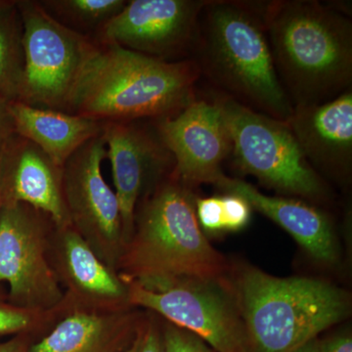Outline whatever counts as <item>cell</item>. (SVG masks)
Instances as JSON below:
<instances>
[{
	"instance_id": "obj_1",
	"label": "cell",
	"mask_w": 352,
	"mask_h": 352,
	"mask_svg": "<svg viewBox=\"0 0 352 352\" xmlns=\"http://www.w3.org/2000/svg\"><path fill=\"white\" fill-rule=\"evenodd\" d=\"M280 82L293 107L321 105L352 85V21L316 0L264 1Z\"/></svg>"
},
{
	"instance_id": "obj_2",
	"label": "cell",
	"mask_w": 352,
	"mask_h": 352,
	"mask_svg": "<svg viewBox=\"0 0 352 352\" xmlns=\"http://www.w3.org/2000/svg\"><path fill=\"white\" fill-rule=\"evenodd\" d=\"M95 43L67 112L101 122H155L196 100L201 73L193 59L164 61Z\"/></svg>"
},
{
	"instance_id": "obj_3",
	"label": "cell",
	"mask_w": 352,
	"mask_h": 352,
	"mask_svg": "<svg viewBox=\"0 0 352 352\" xmlns=\"http://www.w3.org/2000/svg\"><path fill=\"white\" fill-rule=\"evenodd\" d=\"M264 1L208 0L191 59L219 92L256 112L287 122L293 104L275 69Z\"/></svg>"
},
{
	"instance_id": "obj_4",
	"label": "cell",
	"mask_w": 352,
	"mask_h": 352,
	"mask_svg": "<svg viewBox=\"0 0 352 352\" xmlns=\"http://www.w3.org/2000/svg\"><path fill=\"white\" fill-rule=\"evenodd\" d=\"M195 200L192 189L171 175L139 203L118 264L120 276L148 289L227 277L230 265L199 226Z\"/></svg>"
},
{
	"instance_id": "obj_5",
	"label": "cell",
	"mask_w": 352,
	"mask_h": 352,
	"mask_svg": "<svg viewBox=\"0 0 352 352\" xmlns=\"http://www.w3.org/2000/svg\"><path fill=\"white\" fill-rule=\"evenodd\" d=\"M230 282L252 352L295 351L349 315L346 292L322 280L244 266Z\"/></svg>"
},
{
	"instance_id": "obj_6",
	"label": "cell",
	"mask_w": 352,
	"mask_h": 352,
	"mask_svg": "<svg viewBox=\"0 0 352 352\" xmlns=\"http://www.w3.org/2000/svg\"><path fill=\"white\" fill-rule=\"evenodd\" d=\"M210 100L226 119L238 170L285 195L327 200V185L308 164L288 122L245 107L215 90Z\"/></svg>"
},
{
	"instance_id": "obj_7",
	"label": "cell",
	"mask_w": 352,
	"mask_h": 352,
	"mask_svg": "<svg viewBox=\"0 0 352 352\" xmlns=\"http://www.w3.org/2000/svg\"><path fill=\"white\" fill-rule=\"evenodd\" d=\"M124 281L131 307L149 310L195 333L215 352H252L228 277L182 279L154 289Z\"/></svg>"
},
{
	"instance_id": "obj_8",
	"label": "cell",
	"mask_w": 352,
	"mask_h": 352,
	"mask_svg": "<svg viewBox=\"0 0 352 352\" xmlns=\"http://www.w3.org/2000/svg\"><path fill=\"white\" fill-rule=\"evenodd\" d=\"M17 7L25 55L20 101L67 112L74 88L96 43L55 19L39 1H18Z\"/></svg>"
},
{
	"instance_id": "obj_9",
	"label": "cell",
	"mask_w": 352,
	"mask_h": 352,
	"mask_svg": "<svg viewBox=\"0 0 352 352\" xmlns=\"http://www.w3.org/2000/svg\"><path fill=\"white\" fill-rule=\"evenodd\" d=\"M54 222L25 204L0 208V283L9 286V302L34 311H55L63 305L64 291L48 258Z\"/></svg>"
},
{
	"instance_id": "obj_10",
	"label": "cell",
	"mask_w": 352,
	"mask_h": 352,
	"mask_svg": "<svg viewBox=\"0 0 352 352\" xmlns=\"http://www.w3.org/2000/svg\"><path fill=\"white\" fill-rule=\"evenodd\" d=\"M106 157L107 147L101 133L66 162L62 183L69 223L97 256L118 272L124 245L122 212L115 190L102 175Z\"/></svg>"
},
{
	"instance_id": "obj_11",
	"label": "cell",
	"mask_w": 352,
	"mask_h": 352,
	"mask_svg": "<svg viewBox=\"0 0 352 352\" xmlns=\"http://www.w3.org/2000/svg\"><path fill=\"white\" fill-rule=\"evenodd\" d=\"M208 0H131L94 36L164 61L191 59Z\"/></svg>"
},
{
	"instance_id": "obj_12",
	"label": "cell",
	"mask_w": 352,
	"mask_h": 352,
	"mask_svg": "<svg viewBox=\"0 0 352 352\" xmlns=\"http://www.w3.org/2000/svg\"><path fill=\"white\" fill-rule=\"evenodd\" d=\"M102 136L112 166L126 245L133 232L139 203L173 175L175 160L155 126L149 129L138 120L103 122Z\"/></svg>"
},
{
	"instance_id": "obj_13",
	"label": "cell",
	"mask_w": 352,
	"mask_h": 352,
	"mask_svg": "<svg viewBox=\"0 0 352 352\" xmlns=\"http://www.w3.org/2000/svg\"><path fill=\"white\" fill-rule=\"evenodd\" d=\"M157 135L175 160L173 176L189 188L214 185L232 142L221 111L212 100L198 99L175 115L155 120Z\"/></svg>"
},
{
	"instance_id": "obj_14",
	"label": "cell",
	"mask_w": 352,
	"mask_h": 352,
	"mask_svg": "<svg viewBox=\"0 0 352 352\" xmlns=\"http://www.w3.org/2000/svg\"><path fill=\"white\" fill-rule=\"evenodd\" d=\"M48 258L64 291L67 314L75 310L116 312L133 308L129 286L97 256L71 224L53 226Z\"/></svg>"
},
{
	"instance_id": "obj_15",
	"label": "cell",
	"mask_w": 352,
	"mask_h": 352,
	"mask_svg": "<svg viewBox=\"0 0 352 352\" xmlns=\"http://www.w3.org/2000/svg\"><path fill=\"white\" fill-rule=\"evenodd\" d=\"M287 122L308 164L319 175L349 182L352 171V88L321 105L294 107Z\"/></svg>"
},
{
	"instance_id": "obj_16",
	"label": "cell",
	"mask_w": 352,
	"mask_h": 352,
	"mask_svg": "<svg viewBox=\"0 0 352 352\" xmlns=\"http://www.w3.org/2000/svg\"><path fill=\"white\" fill-rule=\"evenodd\" d=\"M63 168L36 144L14 133L0 150L2 204L22 203L41 210L56 226L69 223Z\"/></svg>"
},
{
	"instance_id": "obj_17",
	"label": "cell",
	"mask_w": 352,
	"mask_h": 352,
	"mask_svg": "<svg viewBox=\"0 0 352 352\" xmlns=\"http://www.w3.org/2000/svg\"><path fill=\"white\" fill-rule=\"evenodd\" d=\"M147 314L75 310L64 314L28 352H120L131 346L144 326Z\"/></svg>"
},
{
	"instance_id": "obj_18",
	"label": "cell",
	"mask_w": 352,
	"mask_h": 352,
	"mask_svg": "<svg viewBox=\"0 0 352 352\" xmlns=\"http://www.w3.org/2000/svg\"><path fill=\"white\" fill-rule=\"evenodd\" d=\"M214 185L226 194L244 198L252 208L281 226L319 263L330 265L337 263V238L325 212L298 199L265 195L250 183L226 175H222Z\"/></svg>"
},
{
	"instance_id": "obj_19",
	"label": "cell",
	"mask_w": 352,
	"mask_h": 352,
	"mask_svg": "<svg viewBox=\"0 0 352 352\" xmlns=\"http://www.w3.org/2000/svg\"><path fill=\"white\" fill-rule=\"evenodd\" d=\"M10 113L15 134L38 146L62 168L82 146L103 131V122L98 120L21 101L10 102Z\"/></svg>"
},
{
	"instance_id": "obj_20",
	"label": "cell",
	"mask_w": 352,
	"mask_h": 352,
	"mask_svg": "<svg viewBox=\"0 0 352 352\" xmlns=\"http://www.w3.org/2000/svg\"><path fill=\"white\" fill-rule=\"evenodd\" d=\"M25 76L23 25L17 2L0 6V98L20 101Z\"/></svg>"
},
{
	"instance_id": "obj_21",
	"label": "cell",
	"mask_w": 352,
	"mask_h": 352,
	"mask_svg": "<svg viewBox=\"0 0 352 352\" xmlns=\"http://www.w3.org/2000/svg\"><path fill=\"white\" fill-rule=\"evenodd\" d=\"M43 8L60 23L94 38L126 6V0H43Z\"/></svg>"
},
{
	"instance_id": "obj_22",
	"label": "cell",
	"mask_w": 352,
	"mask_h": 352,
	"mask_svg": "<svg viewBox=\"0 0 352 352\" xmlns=\"http://www.w3.org/2000/svg\"><path fill=\"white\" fill-rule=\"evenodd\" d=\"M64 314L63 310L34 311L17 307L11 302H0V336L29 333L41 338Z\"/></svg>"
},
{
	"instance_id": "obj_23",
	"label": "cell",
	"mask_w": 352,
	"mask_h": 352,
	"mask_svg": "<svg viewBox=\"0 0 352 352\" xmlns=\"http://www.w3.org/2000/svg\"><path fill=\"white\" fill-rule=\"evenodd\" d=\"M164 352H215L205 340L166 321L161 325Z\"/></svg>"
},
{
	"instance_id": "obj_24",
	"label": "cell",
	"mask_w": 352,
	"mask_h": 352,
	"mask_svg": "<svg viewBox=\"0 0 352 352\" xmlns=\"http://www.w3.org/2000/svg\"><path fill=\"white\" fill-rule=\"evenodd\" d=\"M195 210L201 230L212 234L226 232L223 208L220 196L196 198Z\"/></svg>"
},
{
	"instance_id": "obj_25",
	"label": "cell",
	"mask_w": 352,
	"mask_h": 352,
	"mask_svg": "<svg viewBox=\"0 0 352 352\" xmlns=\"http://www.w3.org/2000/svg\"><path fill=\"white\" fill-rule=\"evenodd\" d=\"M220 198L223 208L226 232H238L244 229L251 220V205L235 194H226Z\"/></svg>"
},
{
	"instance_id": "obj_26",
	"label": "cell",
	"mask_w": 352,
	"mask_h": 352,
	"mask_svg": "<svg viewBox=\"0 0 352 352\" xmlns=\"http://www.w3.org/2000/svg\"><path fill=\"white\" fill-rule=\"evenodd\" d=\"M138 352H164L162 327L156 319L148 315Z\"/></svg>"
},
{
	"instance_id": "obj_27",
	"label": "cell",
	"mask_w": 352,
	"mask_h": 352,
	"mask_svg": "<svg viewBox=\"0 0 352 352\" xmlns=\"http://www.w3.org/2000/svg\"><path fill=\"white\" fill-rule=\"evenodd\" d=\"M10 102L0 98V150L15 133L12 116L10 113Z\"/></svg>"
},
{
	"instance_id": "obj_28",
	"label": "cell",
	"mask_w": 352,
	"mask_h": 352,
	"mask_svg": "<svg viewBox=\"0 0 352 352\" xmlns=\"http://www.w3.org/2000/svg\"><path fill=\"white\" fill-rule=\"evenodd\" d=\"M321 352H352L351 333H338L328 339L321 340Z\"/></svg>"
},
{
	"instance_id": "obj_29",
	"label": "cell",
	"mask_w": 352,
	"mask_h": 352,
	"mask_svg": "<svg viewBox=\"0 0 352 352\" xmlns=\"http://www.w3.org/2000/svg\"><path fill=\"white\" fill-rule=\"evenodd\" d=\"M36 340L38 338L29 333L16 335L8 342L0 344V352H28L32 342Z\"/></svg>"
},
{
	"instance_id": "obj_30",
	"label": "cell",
	"mask_w": 352,
	"mask_h": 352,
	"mask_svg": "<svg viewBox=\"0 0 352 352\" xmlns=\"http://www.w3.org/2000/svg\"><path fill=\"white\" fill-rule=\"evenodd\" d=\"M293 352H321V340L318 338L309 340Z\"/></svg>"
},
{
	"instance_id": "obj_31",
	"label": "cell",
	"mask_w": 352,
	"mask_h": 352,
	"mask_svg": "<svg viewBox=\"0 0 352 352\" xmlns=\"http://www.w3.org/2000/svg\"><path fill=\"white\" fill-rule=\"evenodd\" d=\"M146 320H147V319H146ZM144 326H143V328L141 329V331L140 332H139L138 337H136V339L134 340V342H132L131 346L126 347V349H124V351H122L120 352H138L139 347H140L141 344V340H142L143 329H144Z\"/></svg>"
},
{
	"instance_id": "obj_32",
	"label": "cell",
	"mask_w": 352,
	"mask_h": 352,
	"mask_svg": "<svg viewBox=\"0 0 352 352\" xmlns=\"http://www.w3.org/2000/svg\"><path fill=\"white\" fill-rule=\"evenodd\" d=\"M2 201H1V190H0V208H1Z\"/></svg>"
},
{
	"instance_id": "obj_33",
	"label": "cell",
	"mask_w": 352,
	"mask_h": 352,
	"mask_svg": "<svg viewBox=\"0 0 352 352\" xmlns=\"http://www.w3.org/2000/svg\"><path fill=\"white\" fill-rule=\"evenodd\" d=\"M3 2L4 1H0V6H1V4H3Z\"/></svg>"
}]
</instances>
